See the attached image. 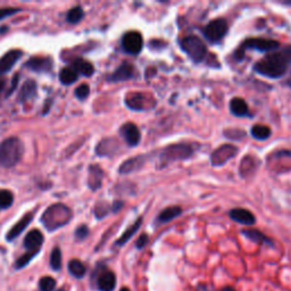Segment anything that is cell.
<instances>
[{"instance_id": "obj_1", "label": "cell", "mask_w": 291, "mask_h": 291, "mask_svg": "<svg viewBox=\"0 0 291 291\" xmlns=\"http://www.w3.org/2000/svg\"><path fill=\"white\" fill-rule=\"evenodd\" d=\"M290 65L289 62L287 61L286 56L282 53V50L273 51L265 57L260 59L254 65L255 72L263 77L270 79H279L282 78L287 73L288 66Z\"/></svg>"}, {"instance_id": "obj_2", "label": "cell", "mask_w": 291, "mask_h": 291, "mask_svg": "<svg viewBox=\"0 0 291 291\" xmlns=\"http://www.w3.org/2000/svg\"><path fill=\"white\" fill-rule=\"evenodd\" d=\"M24 154V145L17 137L8 138L0 143V167L9 169L21 161Z\"/></svg>"}, {"instance_id": "obj_3", "label": "cell", "mask_w": 291, "mask_h": 291, "mask_svg": "<svg viewBox=\"0 0 291 291\" xmlns=\"http://www.w3.org/2000/svg\"><path fill=\"white\" fill-rule=\"evenodd\" d=\"M72 213L69 207L62 204L53 205L42 215L41 222L49 231H54L65 225L71 220Z\"/></svg>"}, {"instance_id": "obj_4", "label": "cell", "mask_w": 291, "mask_h": 291, "mask_svg": "<svg viewBox=\"0 0 291 291\" xmlns=\"http://www.w3.org/2000/svg\"><path fill=\"white\" fill-rule=\"evenodd\" d=\"M280 43L276 40L272 39H264V38H250L245 40L241 43L240 47L234 51V58L237 61H242L245 58V53L247 49H253L261 51V53H273L279 49Z\"/></svg>"}, {"instance_id": "obj_5", "label": "cell", "mask_w": 291, "mask_h": 291, "mask_svg": "<svg viewBox=\"0 0 291 291\" xmlns=\"http://www.w3.org/2000/svg\"><path fill=\"white\" fill-rule=\"evenodd\" d=\"M194 153V148L189 143H174L165 147L161 153V169L170 163L177 161H185L193 156Z\"/></svg>"}, {"instance_id": "obj_6", "label": "cell", "mask_w": 291, "mask_h": 291, "mask_svg": "<svg viewBox=\"0 0 291 291\" xmlns=\"http://www.w3.org/2000/svg\"><path fill=\"white\" fill-rule=\"evenodd\" d=\"M180 47L194 63H201L207 56V47L196 35H188L180 40Z\"/></svg>"}, {"instance_id": "obj_7", "label": "cell", "mask_w": 291, "mask_h": 291, "mask_svg": "<svg viewBox=\"0 0 291 291\" xmlns=\"http://www.w3.org/2000/svg\"><path fill=\"white\" fill-rule=\"evenodd\" d=\"M229 31V24L225 18H216L210 21L202 30L204 37L212 43L221 42Z\"/></svg>"}, {"instance_id": "obj_8", "label": "cell", "mask_w": 291, "mask_h": 291, "mask_svg": "<svg viewBox=\"0 0 291 291\" xmlns=\"http://www.w3.org/2000/svg\"><path fill=\"white\" fill-rule=\"evenodd\" d=\"M125 105L132 110H148L156 105V101L148 95L130 93L125 97Z\"/></svg>"}, {"instance_id": "obj_9", "label": "cell", "mask_w": 291, "mask_h": 291, "mask_svg": "<svg viewBox=\"0 0 291 291\" xmlns=\"http://www.w3.org/2000/svg\"><path fill=\"white\" fill-rule=\"evenodd\" d=\"M122 48L126 54L137 56L143 48V38L138 31H130L123 35Z\"/></svg>"}, {"instance_id": "obj_10", "label": "cell", "mask_w": 291, "mask_h": 291, "mask_svg": "<svg viewBox=\"0 0 291 291\" xmlns=\"http://www.w3.org/2000/svg\"><path fill=\"white\" fill-rule=\"evenodd\" d=\"M238 154V148L232 145H223L218 147L216 150L210 155V163L213 166H222L231 158H233Z\"/></svg>"}, {"instance_id": "obj_11", "label": "cell", "mask_w": 291, "mask_h": 291, "mask_svg": "<svg viewBox=\"0 0 291 291\" xmlns=\"http://www.w3.org/2000/svg\"><path fill=\"white\" fill-rule=\"evenodd\" d=\"M95 279L99 291H113L116 287V276L106 268L98 271L97 277Z\"/></svg>"}, {"instance_id": "obj_12", "label": "cell", "mask_w": 291, "mask_h": 291, "mask_svg": "<svg viewBox=\"0 0 291 291\" xmlns=\"http://www.w3.org/2000/svg\"><path fill=\"white\" fill-rule=\"evenodd\" d=\"M135 69L132 64L124 62L122 63V65L117 67L113 73H111L107 80L109 82H124L127 80H131L135 77Z\"/></svg>"}, {"instance_id": "obj_13", "label": "cell", "mask_w": 291, "mask_h": 291, "mask_svg": "<svg viewBox=\"0 0 291 291\" xmlns=\"http://www.w3.org/2000/svg\"><path fill=\"white\" fill-rule=\"evenodd\" d=\"M119 133H121V135L124 138V140L130 147H135L140 143V130H139V127L134 123H125V124H123L121 126V130H119Z\"/></svg>"}, {"instance_id": "obj_14", "label": "cell", "mask_w": 291, "mask_h": 291, "mask_svg": "<svg viewBox=\"0 0 291 291\" xmlns=\"http://www.w3.org/2000/svg\"><path fill=\"white\" fill-rule=\"evenodd\" d=\"M43 244V234L39 230H31L26 237L24 238L23 245L25 247L27 253L37 254L40 252V248Z\"/></svg>"}, {"instance_id": "obj_15", "label": "cell", "mask_w": 291, "mask_h": 291, "mask_svg": "<svg viewBox=\"0 0 291 291\" xmlns=\"http://www.w3.org/2000/svg\"><path fill=\"white\" fill-rule=\"evenodd\" d=\"M53 59L50 57H42V56H35V57L30 58L29 61L25 63V66L27 69L34 72H50L53 70Z\"/></svg>"}, {"instance_id": "obj_16", "label": "cell", "mask_w": 291, "mask_h": 291, "mask_svg": "<svg viewBox=\"0 0 291 291\" xmlns=\"http://www.w3.org/2000/svg\"><path fill=\"white\" fill-rule=\"evenodd\" d=\"M148 159L147 155H139V156L127 159L123 164L119 166L118 172L121 174H130L137 172L141 167L146 164V161Z\"/></svg>"}, {"instance_id": "obj_17", "label": "cell", "mask_w": 291, "mask_h": 291, "mask_svg": "<svg viewBox=\"0 0 291 291\" xmlns=\"http://www.w3.org/2000/svg\"><path fill=\"white\" fill-rule=\"evenodd\" d=\"M229 216L232 221L240 223V224H244V225L252 226L256 223V217H255V215L245 208L231 209L229 213Z\"/></svg>"}, {"instance_id": "obj_18", "label": "cell", "mask_w": 291, "mask_h": 291, "mask_svg": "<svg viewBox=\"0 0 291 291\" xmlns=\"http://www.w3.org/2000/svg\"><path fill=\"white\" fill-rule=\"evenodd\" d=\"M119 149V142L114 138L103 139L96 148V153L98 156H113Z\"/></svg>"}, {"instance_id": "obj_19", "label": "cell", "mask_w": 291, "mask_h": 291, "mask_svg": "<svg viewBox=\"0 0 291 291\" xmlns=\"http://www.w3.org/2000/svg\"><path fill=\"white\" fill-rule=\"evenodd\" d=\"M33 216H34V213L31 212V213H27L25 216H24L21 221L16 223V224L11 228L9 231H8L7 236H6V240L7 241H13L15 240L16 238H17L19 234H21L24 230H25L27 226L30 225V223L33 220Z\"/></svg>"}, {"instance_id": "obj_20", "label": "cell", "mask_w": 291, "mask_h": 291, "mask_svg": "<svg viewBox=\"0 0 291 291\" xmlns=\"http://www.w3.org/2000/svg\"><path fill=\"white\" fill-rule=\"evenodd\" d=\"M230 110L237 117H249L250 114L248 105L242 98H233L230 101Z\"/></svg>"}, {"instance_id": "obj_21", "label": "cell", "mask_w": 291, "mask_h": 291, "mask_svg": "<svg viewBox=\"0 0 291 291\" xmlns=\"http://www.w3.org/2000/svg\"><path fill=\"white\" fill-rule=\"evenodd\" d=\"M72 69L78 74H82L83 77H91L95 73V67L90 62L83 58H77L72 62Z\"/></svg>"}, {"instance_id": "obj_22", "label": "cell", "mask_w": 291, "mask_h": 291, "mask_svg": "<svg viewBox=\"0 0 291 291\" xmlns=\"http://www.w3.org/2000/svg\"><path fill=\"white\" fill-rule=\"evenodd\" d=\"M37 95V83L33 80H29L22 86L18 94V101L25 102Z\"/></svg>"}, {"instance_id": "obj_23", "label": "cell", "mask_w": 291, "mask_h": 291, "mask_svg": "<svg viewBox=\"0 0 291 291\" xmlns=\"http://www.w3.org/2000/svg\"><path fill=\"white\" fill-rule=\"evenodd\" d=\"M103 178L102 170L98 165H91L89 167V187L94 191L101 187V181Z\"/></svg>"}, {"instance_id": "obj_24", "label": "cell", "mask_w": 291, "mask_h": 291, "mask_svg": "<svg viewBox=\"0 0 291 291\" xmlns=\"http://www.w3.org/2000/svg\"><path fill=\"white\" fill-rule=\"evenodd\" d=\"M241 233L244 234L247 239H249V240L256 242V244H261V245L265 244V245L273 246V242L271 241L264 233H262L261 231H258V230L247 229V230H242Z\"/></svg>"}, {"instance_id": "obj_25", "label": "cell", "mask_w": 291, "mask_h": 291, "mask_svg": "<svg viewBox=\"0 0 291 291\" xmlns=\"http://www.w3.org/2000/svg\"><path fill=\"white\" fill-rule=\"evenodd\" d=\"M182 214V208L179 206H171L167 207L157 216V221L159 223H169L173 221L174 218L180 216Z\"/></svg>"}, {"instance_id": "obj_26", "label": "cell", "mask_w": 291, "mask_h": 291, "mask_svg": "<svg viewBox=\"0 0 291 291\" xmlns=\"http://www.w3.org/2000/svg\"><path fill=\"white\" fill-rule=\"evenodd\" d=\"M141 224H142V217H139L137 221H135L132 225L130 226L129 229H127L124 233L122 234L121 237H119V239L118 240L115 242V245L116 246H123V245H125L127 241L130 240L131 238H132L134 234H135V232H137V231L139 230V228H140L141 226Z\"/></svg>"}, {"instance_id": "obj_27", "label": "cell", "mask_w": 291, "mask_h": 291, "mask_svg": "<svg viewBox=\"0 0 291 291\" xmlns=\"http://www.w3.org/2000/svg\"><path fill=\"white\" fill-rule=\"evenodd\" d=\"M79 79V74L72 67H64L59 72V81L65 86H71L74 82H77Z\"/></svg>"}, {"instance_id": "obj_28", "label": "cell", "mask_w": 291, "mask_h": 291, "mask_svg": "<svg viewBox=\"0 0 291 291\" xmlns=\"http://www.w3.org/2000/svg\"><path fill=\"white\" fill-rule=\"evenodd\" d=\"M258 166V161L253 156H246L240 164V174L247 177L250 173H254Z\"/></svg>"}, {"instance_id": "obj_29", "label": "cell", "mask_w": 291, "mask_h": 291, "mask_svg": "<svg viewBox=\"0 0 291 291\" xmlns=\"http://www.w3.org/2000/svg\"><path fill=\"white\" fill-rule=\"evenodd\" d=\"M67 268H69V272L71 273V276H73L75 279H82L87 273L85 264L79 260L70 261Z\"/></svg>"}, {"instance_id": "obj_30", "label": "cell", "mask_w": 291, "mask_h": 291, "mask_svg": "<svg viewBox=\"0 0 291 291\" xmlns=\"http://www.w3.org/2000/svg\"><path fill=\"white\" fill-rule=\"evenodd\" d=\"M250 134L253 135V138L263 141V140H268V139L271 137V134H272V131H271L269 126L256 124L252 127V130H250Z\"/></svg>"}, {"instance_id": "obj_31", "label": "cell", "mask_w": 291, "mask_h": 291, "mask_svg": "<svg viewBox=\"0 0 291 291\" xmlns=\"http://www.w3.org/2000/svg\"><path fill=\"white\" fill-rule=\"evenodd\" d=\"M83 17H85V11H83V8L77 6L69 10V13H67L66 15V21L71 24H78L79 22L82 21Z\"/></svg>"}, {"instance_id": "obj_32", "label": "cell", "mask_w": 291, "mask_h": 291, "mask_svg": "<svg viewBox=\"0 0 291 291\" xmlns=\"http://www.w3.org/2000/svg\"><path fill=\"white\" fill-rule=\"evenodd\" d=\"M50 266L54 271H61L62 269V252L58 247H55L51 252Z\"/></svg>"}, {"instance_id": "obj_33", "label": "cell", "mask_w": 291, "mask_h": 291, "mask_svg": "<svg viewBox=\"0 0 291 291\" xmlns=\"http://www.w3.org/2000/svg\"><path fill=\"white\" fill-rule=\"evenodd\" d=\"M13 201L14 196L13 194H11V191L6 189L0 190V208L2 209L8 208V207L13 205Z\"/></svg>"}, {"instance_id": "obj_34", "label": "cell", "mask_w": 291, "mask_h": 291, "mask_svg": "<svg viewBox=\"0 0 291 291\" xmlns=\"http://www.w3.org/2000/svg\"><path fill=\"white\" fill-rule=\"evenodd\" d=\"M56 288V280L51 277H42L39 280L40 291H54Z\"/></svg>"}, {"instance_id": "obj_35", "label": "cell", "mask_w": 291, "mask_h": 291, "mask_svg": "<svg viewBox=\"0 0 291 291\" xmlns=\"http://www.w3.org/2000/svg\"><path fill=\"white\" fill-rule=\"evenodd\" d=\"M37 256V254H32V253H25L24 255H22L21 257L18 258L17 261L15 263V269L16 270H21L23 268H25V266L29 264V263L33 260V258Z\"/></svg>"}, {"instance_id": "obj_36", "label": "cell", "mask_w": 291, "mask_h": 291, "mask_svg": "<svg viewBox=\"0 0 291 291\" xmlns=\"http://www.w3.org/2000/svg\"><path fill=\"white\" fill-rule=\"evenodd\" d=\"M223 134L225 135V138L232 139V140H241L246 137L245 131L239 129H228L223 132Z\"/></svg>"}, {"instance_id": "obj_37", "label": "cell", "mask_w": 291, "mask_h": 291, "mask_svg": "<svg viewBox=\"0 0 291 291\" xmlns=\"http://www.w3.org/2000/svg\"><path fill=\"white\" fill-rule=\"evenodd\" d=\"M90 95V87L88 85H81L75 89V97L80 100H85Z\"/></svg>"}, {"instance_id": "obj_38", "label": "cell", "mask_w": 291, "mask_h": 291, "mask_svg": "<svg viewBox=\"0 0 291 291\" xmlns=\"http://www.w3.org/2000/svg\"><path fill=\"white\" fill-rule=\"evenodd\" d=\"M89 233L90 231L88 229L87 225H80L79 228L75 230V239H77L78 241H82L88 238Z\"/></svg>"}, {"instance_id": "obj_39", "label": "cell", "mask_w": 291, "mask_h": 291, "mask_svg": "<svg viewBox=\"0 0 291 291\" xmlns=\"http://www.w3.org/2000/svg\"><path fill=\"white\" fill-rule=\"evenodd\" d=\"M21 8H11V7H7V8H0V21L5 19L8 16H13L15 14H17L18 11H21Z\"/></svg>"}, {"instance_id": "obj_40", "label": "cell", "mask_w": 291, "mask_h": 291, "mask_svg": "<svg viewBox=\"0 0 291 291\" xmlns=\"http://www.w3.org/2000/svg\"><path fill=\"white\" fill-rule=\"evenodd\" d=\"M109 210V206L107 204H98L97 207H96V216H97L98 218H101L105 216V215H107V213H108Z\"/></svg>"}, {"instance_id": "obj_41", "label": "cell", "mask_w": 291, "mask_h": 291, "mask_svg": "<svg viewBox=\"0 0 291 291\" xmlns=\"http://www.w3.org/2000/svg\"><path fill=\"white\" fill-rule=\"evenodd\" d=\"M148 241H149V238H148V234H146V233H143V234H141L140 237L138 238V240H137V242H135V247H137L138 249H142L143 247H145L147 244H148Z\"/></svg>"}, {"instance_id": "obj_42", "label": "cell", "mask_w": 291, "mask_h": 291, "mask_svg": "<svg viewBox=\"0 0 291 291\" xmlns=\"http://www.w3.org/2000/svg\"><path fill=\"white\" fill-rule=\"evenodd\" d=\"M18 80H19V74H15L14 75V78L11 79V87L9 88V89H8V93H7V97L8 96H10L11 94L14 93V90L16 89V87H17V82H18Z\"/></svg>"}, {"instance_id": "obj_43", "label": "cell", "mask_w": 291, "mask_h": 291, "mask_svg": "<svg viewBox=\"0 0 291 291\" xmlns=\"http://www.w3.org/2000/svg\"><path fill=\"white\" fill-rule=\"evenodd\" d=\"M281 50H282V53H284V55L286 56L287 61H288L290 65H291V45L287 46L285 48H282Z\"/></svg>"}, {"instance_id": "obj_44", "label": "cell", "mask_w": 291, "mask_h": 291, "mask_svg": "<svg viewBox=\"0 0 291 291\" xmlns=\"http://www.w3.org/2000/svg\"><path fill=\"white\" fill-rule=\"evenodd\" d=\"M123 205H124V204H123V201H121V200L115 201L114 205H113V212H115V213L118 212V210L123 207Z\"/></svg>"}, {"instance_id": "obj_45", "label": "cell", "mask_w": 291, "mask_h": 291, "mask_svg": "<svg viewBox=\"0 0 291 291\" xmlns=\"http://www.w3.org/2000/svg\"><path fill=\"white\" fill-rule=\"evenodd\" d=\"M6 87V80L5 79H0V95L2 94L3 89H5Z\"/></svg>"}, {"instance_id": "obj_46", "label": "cell", "mask_w": 291, "mask_h": 291, "mask_svg": "<svg viewBox=\"0 0 291 291\" xmlns=\"http://www.w3.org/2000/svg\"><path fill=\"white\" fill-rule=\"evenodd\" d=\"M56 291H70V287L69 286H63L61 288H58Z\"/></svg>"}, {"instance_id": "obj_47", "label": "cell", "mask_w": 291, "mask_h": 291, "mask_svg": "<svg viewBox=\"0 0 291 291\" xmlns=\"http://www.w3.org/2000/svg\"><path fill=\"white\" fill-rule=\"evenodd\" d=\"M221 291H236V289H234L233 287H224Z\"/></svg>"}, {"instance_id": "obj_48", "label": "cell", "mask_w": 291, "mask_h": 291, "mask_svg": "<svg viewBox=\"0 0 291 291\" xmlns=\"http://www.w3.org/2000/svg\"><path fill=\"white\" fill-rule=\"evenodd\" d=\"M119 291H130V289H127V288H122Z\"/></svg>"}, {"instance_id": "obj_49", "label": "cell", "mask_w": 291, "mask_h": 291, "mask_svg": "<svg viewBox=\"0 0 291 291\" xmlns=\"http://www.w3.org/2000/svg\"><path fill=\"white\" fill-rule=\"evenodd\" d=\"M0 75H1V71H0Z\"/></svg>"}]
</instances>
